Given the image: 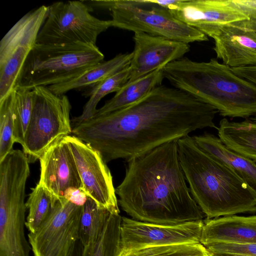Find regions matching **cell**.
<instances>
[{
  "instance_id": "6da1fadb",
  "label": "cell",
  "mask_w": 256,
  "mask_h": 256,
  "mask_svg": "<svg viewBox=\"0 0 256 256\" xmlns=\"http://www.w3.org/2000/svg\"><path fill=\"white\" fill-rule=\"evenodd\" d=\"M217 113L196 98L162 84L127 108L74 124L72 133L106 163L120 158L128 162L197 130L218 129Z\"/></svg>"
},
{
  "instance_id": "7a4b0ae2",
  "label": "cell",
  "mask_w": 256,
  "mask_h": 256,
  "mask_svg": "<svg viewBox=\"0 0 256 256\" xmlns=\"http://www.w3.org/2000/svg\"><path fill=\"white\" fill-rule=\"evenodd\" d=\"M177 142H168L128 162L116 192L120 206L130 218L166 224L204 220L205 216L186 184Z\"/></svg>"
},
{
  "instance_id": "3957f363",
  "label": "cell",
  "mask_w": 256,
  "mask_h": 256,
  "mask_svg": "<svg viewBox=\"0 0 256 256\" xmlns=\"http://www.w3.org/2000/svg\"><path fill=\"white\" fill-rule=\"evenodd\" d=\"M177 142L190 194L206 218L256 212V190L245 180L201 150L192 137Z\"/></svg>"
},
{
  "instance_id": "277c9868",
  "label": "cell",
  "mask_w": 256,
  "mask_h": 256,
  "mask_svg": "<svg viewBox=\"0 0 256 256\" xmlns=\"http://www.w3.org/2000/svg\"><path fill=\"white\" fill-rule=\"evenodd\" d=\"M163 72L174 87L212 106L222 116H256V85L216 58L197 62L182 58L168 64Z\"/></svg>"
},
{
  "instance_id": "5b68a950",
  "label": "cell",
  "mask_w": 256,
  "mask_h": 256,
  "mask_svg": "<svg viewBox=\"0 0 256 256\" xmlns=\"http://www.w3.org/2000/svg\"><path fill=\"white\" fill-rule=\"evenodd\" d=\"M104 58L96 45L92 44L36 43L24 64L16 86L32 89L60 84L104 61Z\"/></svg>"
},
{
  "instance_id": "8992f818",
  "label": "cell",
  "mask_w": 256,
  "mask_h": 256,
  "mask_svg": "<svg viewBox=\"0 0 256 256\" xmlns=\"http://www.w3.org/2000/svg\"><path fill=\"white\" fill-rule=\"evenodd\" d=\"M86 2L91 7L108 10L112 17V27L188 44L208 40L206 34L176 18L167 8L158 6H152L150 8L138 6L128 0Z\"/></svg>"
},
{
  "instance_id": "52a82bcc",
  "label": "cell",
  "mask_w": 256,
  "mask_h": 256,
  "mask_svg": "<svg viewBox=\"0 0 256 256\" xmlns=\"http://www.w3.org/2000/svg\"><path fill=\"white\" fill-rule=\"evenodd\" d=\"M32 90L33 109L22 147L30 163L39 160L50 147L72 132L68 98L54 94L46 86Z\"/></svg>"
},
{
  "instance_id": "ba28073f",
  "label": "cell",
  "mask_w": 256,
  "mask_h": 256,
  "mask_svg": "<svg viewBox=\"0 0 256 256\" xmlns=\"http://www.w3.org/2000/svg\"><path fill=\"white\" fill-rule=\"evenodd\" d=\"M92 10V7L84 0L53 3L49 6L36 43L96 45L98 36L112 27V22L93 16Z\"/></svg>"
},
{
  "instance_id": "9c48e42d",
  "label": "cell",
  "mask_w": 256,
  "mask_h": 256,
  "mask_svg": "<svg viewBox=\"0 0 256 256\" xmlns=\"http://www.w3.org/2000/svg\"><path fill=\"white\" fill-rule=\"evenodd\" d=\"M42 5L23 16L0 42V101L16 86L24 64L36 44L48 14Z\"/></svg>"
},
{
  "instance_id": "30bf717a",
  "label": "cell",
  "mask_w": 256,
  "mask_h": 256,
  "mask_svg": "<svg viewBox=\"0 0 256 256\" xmlns=\"http://www.w3.org/2000/svg\"><path fill=\"white\" fill-rule=\"evenodd\" d=\"M204 220L158 224L122 216L120 252L154 246L200 243Z\"/></svg>"
},
{
  "instance_id": "8fae6325",
  "label": "cell",
  "mask_w": 256,
  "mask_h": 256,
  "mask_svg": "<svg viewBox=\"0 0 256 256\" xmlns=\"http://www.w3.org/2000/svg\"><path fill=\"white\" fill-rule=\"evenodd\" d=\"M82 210V206L59 199L46 221L28 234L34 256H68L79 240Z\"/></svg>"
},
{
  "instance_id": "7c38bea8",
  "label": "cell",
  "mask_w": 256,
  "mask_h": 256,
  "mask_svg": "<svg viewBox=\"0 0 256 256\" xmlns=\"http://www.w3.org/2000/svg\"><path fill=\"white\" fill-rule=\"evenodd\" d=\"M65 138L74 156L83 190L100 207L112 214H119L112 177L100 153L74 135Z\"/></svg>"
},
{
  "instance_id": "4fadbf2b",
  "label": "cell",
  "mask_w": 256,
  "mask_h": 256,
  "mask_svg": "<svg viewBox=\"0 0 256 256\" xmlns=\"http://www.w3.org/2000/svg\"><path fill=\"white\" fill-rule=\"evenodd\" d=\"M26 190L11 185L0 190V256H30L25 236Z\"/></svg>"
},
{
  "instance_id": "5bb4252c",
  "label": "cell",
  "mask_w": 256,
  "mask_h": 256,
  "mask_svg": "<svg viewBox=\"0 0 256 256\" xmlns=\"http://www.w3.org/2000/svg\"><path fill=\"white\" fill-rule=\"evenodd\" d=\"M133 40L134 46L127 83L163 68L168 64L182 58L190 50L188 44L144 32H134Z\"/></svg>"
},
{
  "instance_id": "9a60e30c",
  "label": "cell",
  "mask_w": 256,
  "mask_h": 256,
  "mask_svg": "<svg viewBox=\"0 0 256 256\" xmlns=\"http://www.w3.org/2000/svg\"><path fill=\"white\" fill-rule=\"evenodd\" d=\"M168 10L176 18L207 36L220 26L250 20L228 0H180Z\"/></svg>"
},
{
  "instance_id": "2e32d148",
  "label": "cell",
  "mask_w": 256,
  "mask_h": 256,
  "mask_svg": "<svg viewBox=\"0 0 256 256\" xmlns=\"http://www.w3.org/2000/svg\"><path fill=\"white\" fill-rule=\"evenodd\" d=\"M38 184L58 200L71 188H82V184L72 152L65 138L50 147L39 159Z\"/></svg>"
},
{
  "instance_id": "e0dca14e",
  "label": "cell",
  "mask_w": 256,
  "mask_h": 256,
  "mask_svg": "<svg viewBox=\"0 0 256 256\" xmlns=\"http://www.w3.org/2000/svg\"><path fill=\"white\" fill-rule=\"evenodd\" d=\"M214 40L216 58L230 68L256 66V33L230 24L216 28L208 36Z\"/></svg>"
},
{
  "instance_id": "ac0fdd59",
  "label": "cell",
  "mask_w": 256,
  "mask_h": 256,
  "mask_svg": "<svg viewBox=\"0 0 256 256\" xmlns=\"http://www.w3.org/2000/svg\"><path fill=\"white\" fill-rule=\"evenodd\" d=\"M200 242L256 244V215L222 216L204 220Z\"/></svg>"
},
{
  "instance_id": "d6986e66",
  "label": "cell",
  "mask_w": 256,
  "mask_h": 256,
  "mask_svg": "<svg viewBox=\"0 0 256 256\" xmlns=\"http://www.w3.org/2000/svg\"><path fill=\"white\" fill-rule=\"evenodd\" d=\"M192 138L201 150L232 169L256 190L255 162L230 149L213 134L204 132Z\"/></svg>"
},
{
  "instance_id": "ffe728a7",
  "label": "cell",
  "mask_w": 256,
  "mask_h": 256,
  "mask_svg": "<svg viewBox=\"0 0 256 256\" xmlns=\"http://www.w3.org/2000/svg\"><path fill=\"white\" fill-rule=\"evenodd\" d=\"M164 78L162 68L126 84L116 92L114 97L97 109L94 116L105 115L131 106L145 98L154 88L161 86Z\"/></svg>"
},
{
  "instance_id": "44dd1931",
  "label": "cell",
  "mask_w": 256,
  "mask_h": 256,
  "mask_svg": "<svg viewBox=\"0 0 256 256\" xmlns=\"http://www.w3.org/2000/svg\"><path fill=\"white\" fill-rule=\"evenodd\" d=\"M132 52L120 54L112 58L102 61L67 81L48 88L57 95H63L73 90L90 88L104 78L128 66Z\"/></svg>"
},
{
  "instance_id": "7402d4cb",
  "label": "cell",
  "mask_w": 256,
  "mask_h": 256,
  "mask_svg": "<svg viewBox=\"0 0 256 256\" xmlns=\"http://www.w3.org/2000/svg\"><path fill=\"white\" fill-rule=\"evenodd\" d=\"M217 130L228 148L256 162V122L250 118L231 122L223 118Z\"/></svg>"
},
{
  "instance_id": "603a6c76",
  "label": "cell",
  "mask_w": 256,
  "mask_h": 256,
  "mask_svg": "<svg viewBox=\"0 0 256 256\" xmlns=\"http://www.w3.org/2000/svg\"><path fill=\"white\" fill-rule=\"evenodd\" d=\"M130 69V66L122 70L104 78L94 86L88 88L82 94L89 97L84 106L81 114L72 120L73 124L79 123L92 118L97 110L99 102L106 95L117 92L128 81Z\"/></svg>"
},
{
  "instance_id": "cb8c5ba5",
  "label": "cell",
  "mask_w": 256,
  "mask_h": 256,
  "mask_svg": "<svg viewBox=\"0 0 256 256\" xmlns=\"http://www.w3.org/2000/svg\"><path fill=\"white\" fill-rule=\"evenodd\" d=\"M110 214L88 198L82 206L79 226V240L84 247L94 243L98 240Z\"/></svg>"
},
{
  "instance_id": "d4e9b609",
  "label": "cell",
  "mask_w": 256,
  "mask_h": 256,
  "mask_svg": "<svg viewBox=\"0 0 256 256\" xmlns=\"http://www.w3.org/2000/svg\"><path fill=\"white\" fill-rule=\"evenodd\" d=\"M58 199L44 186L38 184L26 202L28 214L26 226L30 233L36 232L50 216Z\"/></svg>"
},
{
  "instance_id": "484cf974",
  "label": "cell",
  "mask_w": 256,
  "mask_h": 256,
  "mask_svg": "<svg viewBox=\"0 0 256 256\" xmlns=\"http://www.w3.org/2000/svg\"><path fill=\"white\" fill-rule=\"evenodd\" d=\"M14 117V139L15 142L24 144V138L34 106L32 89L16 86L12 92Z\"/></svg>"
},
{
  "instance_id": "4316f807",
  "label": "cell",
  "mask_w": 256,
  "mask_h": 256,
  "mask_svg": "<svg viewBox=\"0 0 256 256\" xmlns=\"http://www.w3.org/2000/svg\"><path fill=\"white\" fill-rule=\"evenodd\" d=\"M120 214H110L98 240L84 247V256H118L120 252Z\"/></svg>"
},
{
  "instance_id": "83f0119b",
  "label": "cell",
  "mask_w": 256,
  "mask_h": 256,
  "mask_svg": "<svg viewBox=\"0 0 256 256\" xmlns=\"http://www.w3.org/2000/svg\"><path fill=\"white\" fill-rule=\"evenodd\" d=\"M206 248L200 243L154 246L126 252L118 256H209Z\"/></svg>"
},
{
  "instance_id": "f1b7e54d",
  "label": "cell",
  "mask_w": 256,
  "mask_h": 256,
  "mask_svg": "<svg viewBox=\"0 0 256 256\" xmlns=\"http://www.w3.org/2000/svg\"><path fill=\"white\" fill-rule=\"evenodd\" d=\"M14 117L12 92L0 101V162L13 149Z\"/></svg>"
},
{
  "instance_id": "f546056e",
  "label": "cell",
  "mask_w": 256,
  "mask_h": 256,
  "mask_svg": "<svg viewBox=\"0 0 256 256\" xmlns=\"http://www.w3.org/2000/svg\"><path fill=\"white\" fill-rule=\"evenodd\" d=\"M214 254L234 256H256V244L216 242L205 246Z\"/></svg>"
},
{
  "instance_id": "4dcf8cb0",
  "label": "cell",
  "mask_w": 256,
  "mask_h": 256,
  "mask_svg": "<svg viewBox=\"0 0 256 256\" xmlns=\"http://www.w3.org/2000/svg\"><path fill=\"white\" fill-rule=\"evenodd\" d=\"M234 8L250 20H256V0H228Z\"/></svg>"
},
{
  "instance_id": "1f68e13d",
  "label": "cell",
  "mask_w": 256,
  "mask_h": 256,
  "mask_svg": "<svg viewBox=\"0 0 256 256\" xmlns=\"http://www.w3.org/2000/svg\"><path fill=\"white\" fill-rule=\"evenodd\" d=\"M88 196L82 188H71L68 190L64 196L70 202L78 206H82L88 198Z\"/></svg>"
},
{
  "instance_id": "d6a6232c",
  "label": "cell",
  "mask_w": 256,
  "mask_h": 256,
  "mask_svg": "<svg viewBox=\"0 0 256 256\" xmlns=\"http://www.w3.org/2000/svg\"><path fill=\"white\" fill-rule=\"evenodd\" d=\"M236 76L256 85V66L230 68Z\"/></svg>"
},
{
  "instance_id": "836d02e7",
  "label": "cell",
  "mask_w": 256,
  "mask_h": 256,
  "mask_svg": "<svg viewBox=\"0 0 256 256\" xmlns=\"http://www.w3.org/2000/svg\"><path fill=\"white\" fill-rule=\"evenodd\" d=\"M233 24L240 27L252 30L256 33V20H248Z\"/></svg>"
},
{
  "instance_id": "e575fe53",
  "label": "cell",
  "mask_w": 256,
  "mask_h": 256,
  "mask_svg": "<svg viewBox=\"0 0 256 256\" xmlns=\"http://www.w3.org/2000/svg\"><path fill=\"white\" fill-rule=\"evenodd\" d=\"M68 256H84V246L80 240L75 243Z\"/></svg>"
},
{
  "instance_id": "d590c367",
  "label": "cell",
  "mask_w": 256,
  "mask_h": 256,
  "mask_svg": "<svg viewBox=\"0 0 256 256\" xmlns=\"http://www.w3.org/2000/svg\"><path fill=\"white\" fill-rule=\"evenodd\" d=\"M211 254H212V256H226V255L216 254H214L212 253H211Z\"/></svg>"
},
{
  "instance_id": "8d00e7d4",
  "label": "cell",
  "mask_w": 256,
  "mask_h": 256,
  "mask_svg": "<svg viewBox=\"0 0 256 256\" xmlns=\"http://www.w3.org/2000/svg\"><path fill=\"white\" fill-rule=\"evenodd\" d=\"M252 121L256 122V116L252 117L250 118Z\"/></svg>"
},
{
  "instance_id": "74e56055",
  "label": "cell",
  "mask_w": 256,
  "mask_h": 256,
  "mask_svg": "<svg viewBox=\"0 0 256 256\" xmlns=\"http://www.w3.org/2000/svg\"><path fill=\"white\" fill-rule=\"evenodd\" d=\"M209 254H209V256H212V254H211L210 252H209Z\"/></svg>"
}]
</instances>
